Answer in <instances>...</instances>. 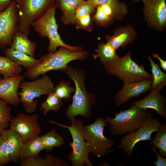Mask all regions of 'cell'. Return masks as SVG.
<instances>
[{"mask_svg": "<svg viewBox=\"0 0 166 166\" xmlns=\"http://www.w3.org/2000/svg\"><path fill=\"white\" fill-rule=\"evenodd\" d=\"M85 50L72 51L64 47H61L57 51L41 56L40 62L37 66L28 69L24 73V77L34 80L40 76L52 70L64 71L70 62L76 60H83L88 56Z\"/></svg>", "mask_w": 166, "mask_h": 166, "instance_id": "1", "label": "cell"}, {"mask_svg": "<svg viewBox=\"0 0 166 166\" xmlns=\"http://www.w3.org/2000/svg\"><path fill=\"white\" fill-rule=\"evenodd\" d=\"M65 71L74 82L75 90L72 103L67 109L66 114L70 121L78 115L89 118L92 107L96 101L95 95L87 92L85 84V73L83 70L68 66Z\"/></svg>", "mask_w": 166, "mask_h": 166, "instance_id": "2", "label": "cell"}, {"mask_svg": "<svg viewBox=\"0 0 166 166\" xmlns=\"http://www.w3.org/2000/svg\"><path fill=\"white\" fill-rule=\"evenodd\" d=\"M153 116L151 112L132 104L128 109L116 113L114 118L108 116L105 120L110 125V131L112 135L123 136L138 129L147 120Z\"/></svg>", "mask_w": 166, "mask_h": 166, "instance_id": "3", "label": "cell"}, {"mask_svg": "<svg viewBox=\"0 0 166 166\" xmlns=\"http://www.w3.org/2000/svg\"><path fill=\"white\" fill-rule=\"evenodd\" d=\"M129 51L124 56L102 64L106 72L117 77L123 83L137 81L152 78L142 65H139L132 59Z\"/></svg>", "mask_w": 166, "mask_h": 166, "instance_id": "4", "label": "cell"}, {"mask_svg": "<svg viewBox=\"0 0 166 166\" xmlns=\"http://www.w3.org/2000/svg\"><path fill=\"white\" fill-rule=\"evenodd\" d=\"M56 8L55 3L31 25V26L41 37H47L49 39V44L47 48L48 52L51 53L55 52L57 48L59 46L65 47L73 51L83 50V48L80 46H71L66 44L62 40L58 32L59 26L57 24L55 18Z\"/></svg>", "mask_w": 166, "mask_h": 166, "instance_id": "5", "label": "cell"}, {"mask_svg": "<svg viewBox=\"0 0 166 166\" xmlns=\"http://www.w3.org/2000/svg\"><path fill=\"white\" fill-rule=\"evenodd\" d=\"M19 88L21 89V92H18L20 103L25 111L30 113H34L37 108L38 101L34 99L53 92L54 87L50 78L44 74L40 78L21 82Z\"/></svg>", "mask_w": 166, "mask_h": 166, "instance_id": "6", "label": "cell"}, {"mask_svg": "<svg viewBox=\"0 0 166 166\" xmlns=\"http://www.w3.org/2000/svg\"><path fill=\"white\" fill-rule=\"evenodd\" d=\"M106 125L105 120L99 117L93 123L84 126L83 128V136L89 153L96 157L105 156L115 143L113 140L107 138L104 134Z\"/></svg>", "mask_w": 166, "mask_h": 166, "instance_id": "7", "label": "cell"}, {"mask_svg": "<svg viewBox=\"0 0 166 166\" xmlns=\"http://www.w3.org/2000/svg\"><path fill=\"white\" fill-rule=\"evenodd\" d=\"M70 126H67L53 121L48 122L66 128L71 135L73 142L69 143L72 151L68 156L73 166H92L89 159V154L88 147L85 142L83 133L84 125L82 121L75 118L72 119Z\"/></svg>", "mask_w": 166, "mask_h": 166, "instance_id": "8", "label": "cell"}, {"mask_svg": "<svg viewBox=\"0 0 166 166\" xmlns=\"http://www.w3.org/2000/svg\"><path fill=\"white\" fill-rule=\"evenodd\" d=\"M57 0H22L18 6V31L29 35L32 23L41 17Z\"/></svg>", "mask_w": 166, "mask_h": 166, "instance_id": "9", "label": "cell"}, {"mask_svg": "<svg viewBox=\"0 0 166 166\" xmlns=\"http://www.w3.org/2000/svg\"><path fill=\"white\" fill-rule=\"evenodd\" d=\"M161 124L157 118L148 119L138 129L123 135L119 147L127 156H132L135 145L140 141L151 140L152 134L157 131Z\"/></svg>", "mask_w": 166, "mask_h": 166, "instance_id": "10", "label": "cell"}, {"mask_svg": "<svg viewBox=\"0 0 166 166\" xmlns=\"http://www.w3.org/2000/svg\"><path fill=\"white\" fill-rule=\"evenodd\" d=\"M18 6L12 0L4 10L0 12V49L11 46L14 34L18 30Z\"/></svg>", "mask_w": 166, "mask_h": 166, "instance_id": "11", "label": "cell"}, {"mask_svg": "<svg viewBox=\"0 0 166 166\" xmlns=\"http://www.w3.org/2000/svg\"><path fill=\"white\" fill-rule=\"evenodd\" d=\"M9 128L16 132L22 138L24 142L39 136L41 128L37 115H27L24 113L18 114L12 118Z\"/></svg>", "mask_w": 166, "mask_h": 166, "instance_id": "12", "label": "cell"}, {"mask_svg": "<svg viewBox=\"0 0 166 166\" xmlns=\"http://www.w3.org/2000/svg\"><path fill=\"white\" fill-rule=\"evenodd\" d=\"M143 11L148 24L158 31L164 29L166 25V0H142Z\"/></svg>", "mask_w": 166, "mask_h": 166, "instance_id": "13", "label": "cell"}, {"mask_svg": "<svg viewBox=\"0 0 166 166\" xmlns=\"http://www.w3.org/2000/svg\"><path fill=\"white\" fill-rule=\"evenodd\" d=\"M152 78L123 83L124 85L114 96V101L117 108L130 99L145 93L151 89Z\"/></svg>", "mask_w": 166, "mask_h": 166, "instance_id": "14", "label": "cell"}, {"mask_svg": "<svg viewBox=\"0 0 166 166\" xmlns=\"http://www.w3.org/2000/svg\"><path fill=\"white\" fill-rule=\"evenodd\" d=\"M24 78L20 73L6 78L0 76V98L11 105L16 106L20 103L18 90Z\"/></svg>", "mask_w": 166, "mask_h": 166, "instance_id": "15", "label": "cell"}, {"mask_svg": "<svg viewBox=\"0 0 166 166\" xmlns=\"http://www.w3.org/2000/svg\"><path fill=\"white\" fill-rule=\"evenodd\" d=\"M166 98L160 91L152 90L149 94L142 99L133 102L132 104L144 110L153 109L166 120Z\"/></svg>", "mask_w": 166, "mask_h": 166, "instance_id": "16", "label": "cell"}, {"mask_svg": "<svg viewBox=\"0 0 166 166\" xmlns=\"http://www.w3.org/2000/svg\"><path fill=\"white\" fill-rule=\"evenodd\" d=\"M136 35L133 26L128 25L116 29L113 35H106L105 38L107 43L117 50L120 47L124 48L133 42Z\"/></svg>", "mask_w": 166, "mask_h": 166, "instance_id": "17", "label": "cell"}, {"mask_svg": "<svg viewBox=\"0 0 166 166\" xmlns=\"http://www.w3.org/2000/svg\"><path fill=\"white\" fill-rule=\"evenodd\" d=\"M5 140L9 154L10 162L17 163L20 161V153L24 142L15 131L9 128L0 134Z\"/></svg>", "mask_w": 166, "mask_h": 166, "instance_id": "18", "label": "cell"}, {"mask_svg": "<svg viewBox=\"0 0 166 166\" xmlns=\"http://www.w3.org/2000/svg\"><path fill=\"white\" fill-rule=\"evenodd\" d=\"M85 0H57L56 7L62 12L60 17L61 22L64 25L74 24L75 12L77 7L85 1Z\"/></svg>", "mask_w": 166, "mask_h": 166, "instance_id": "19", "label": "cell"}, {"mask_svg": "<svg viewBox=\"0 0 166 166\" xmlns=\"http://www.w3.org/2000/svg\"><path fill=\"white\" fill-rule=\"evenodd\" d=\"M36 45L30 40L28 36L18 30L14 34L11 48L34 57Z\"/></svg>", "mask_w": 166, "mask_h": 166, "instance_id": "20", "label": "cell"}, {"mask_svg": "<svg viewBox=\"0 0 166 166\" xmlns=\"http://www.w3.org/2000/svg\"><path fill=\"white\" fill-rule=\"evenodd\" d=\"M21 166H66L69 164L61 158L50 154L44 157L38 155L21 160Z\"/></svg>", "mask_w": 166, "mask_h": 166, "instance_id": "21", "label": "cell"}, {"mask_svg": "<svg viewBox=\"0 0 166 166\" xmlns=\"http://www.w3.org/2000/svg\"><path fill=\"white\" fill-rule=\"evenodd\" d=\"M4 53L18 65L22 66L27 69L34 67L40 62L39 59L30 57L21 52L12 48L6 49Z\"/></svg>", "mask_w": 166, "mask_h": 166, "instance_id": "22", "label": "cell"}, {"mask_svg": "<svg viewBox=\"0 0 166 166\" xmlns=\"http://www.w3.org/2000/svg\"><path fill=\"white\" fill-rule=\"evenodd\" d=\"M44 149V144L39 136L25 142L20 153V160L38 155Z\"/></svg>", "mask_w": 166, "mask_h": 166, "instance_id": "23", "label": "cell"}, {"mask_svg": "<svg viewBox=\"0 0 166 166\" xmlns=\"http://www.w3.org/2000/svg\"><path fill=\"white\" fill-rule=\"evenodd\" d=\"M147 58L151 66L152 83L151 89L160 91L166 85V74L161 70L157 63H155L151 56Z\"/></svg>", "mask_w": 166, "mask_h": 166, "instance_id": "24", "label": "cell"}, {"mask_svg": "<svg viewBox=\"0 0 166 166\" xmlns=\"http://www.w3.org/2000/svg\"><path fill=\"white\" fill-rule=\"evenodd\" d=\"M156 132L149 140L150 148L158 149L159 155L166 158V123L161 124Z\"/></svg>", "mask_w": 166, "mask_h": 166, "instance_id": "25", "label": "cell"}, {"mask_svg": "<svg viewBox=\"0 0 166 166\" xmlns=\"http://www.w3.org/2000/svg\"><path fill=\"white\" fill-rule=\"evenodd\" d=\"M40 137L44 149L47 152L51 151L55 147H62L64 142V138L53 128Z\"/></svg>", "mask_w": 166, "mask_h": 166, "instance_id": "26", "label": "cell"}, {"mask_svg": "<svg viewBox=\"0 0 166 166\" xmlns=\"http://www.w3.org/2000/svg\"><path fill=\"white\" fill-rule=\"evenodd\" d=\"M116 50L109 44L101 42L98 49L95 50L96 54H93L94 59L99 57L102 64L111 61L118 57Z\"/></svg>", "mask_w": 166, "mask_h": 166, "instance_id": "27", "label": "cell"}, {"mask_svg": "<svg viewBox=\"0 0 166 166\" xmlns=\"http://www.w3.org/2000/svg\"><path fill=\"white\" fill-rule=\"evenodd\" d=\"M86 2L96 7L98 5H107L112 7L117 13L121 20L128 13L127 6L120 0H87Z\"/></svg>", "mask_w": 166, "mask_h": 166, "instance_id": "28", "label": "cell"}, {"mask_svg": "<svg viewBox=\"0 0 166 166\" xmlns=\"http://www.w3.org/2000/svg\"><path fill=\"white\" fill-rule=\"evenodd\" d=\"M22 70L21 66L8 57L0 56V74L6 78L14 74L20 73Z\"/></svg>", "mask_w": 166, "mask_h": 166, "instance_id": "29", "label": "cell"}, {"mask_svg": "<svg viewBox=\"0 0 166 166\" xmlns=\"http://www.w3.org/2000/svg\"><path fill=\"white\" fill-rule=\"evenodd\" d=\"M63 103L62 99L57 97L54 92H52L48 95L45 101L42 103L40 109L44 115L51 110L56 112Z\"/></svg>", "mask_w": 166, "mask_h": 166, "instance_id": "30", "label": "cell"}, {"mask_svg": "<svg viewBox=\"0 0 166 166\" xmlns=\"http://www.w3.org/2000/svg\"><path fill=\"white\" fill-rule=\"evenodd\" d=\"M11 111V105L0 98V134L9 126L12 118Z\"/></svg>", "mask_w": 166, "mask_h": 166, "instance_id": "31", "label": "cell"}, {"mask_svg": "<svg viewBox=\"0 0 166 166\" xmlns=\"http://www.w3.org/2000/svg\"><path fill=\"white\" fill-rule=\"evenodd\" d=\"M69 81L64 82L61 81L54 88L53 92L58 97L61 99L67 100L71 97V94L75 92V89L70 85Z\"/></svg>", "mask_w": 166, "mask_h": 166, "instance_id": "32", "label": "cell"}, {"mask_svg": "<svg viewBox=\"0 0 166 166\" xmlns=\"http://www.w3.org/2000/svg\"><path fill=\"white\" fill-rule=\"evenodd\" d=\"M95 14L92 16L93 22L98 25L105 27L113 22L115 19L107 15L102 10L100 6H97Z\"/></svg>", "mask_w": 166, "mask_h": 166, "instance_id": "33", "label": "cell"}, {"mask_svg": "<svg viewBox=\"0 0 166 166\" xmlns=\"http://www.w3.org/2000/svg\"><path fill=\"white\" fill-rule=\"evenodd\" d=\"M93 22L92 16L88 14L76 18L74 24L77 29L91 31L93 28Z\"/></svg>", "mask_w": 166, "mask_h": 166, "instance_id": "34", "label": "cell"}, {"mask_svg": "<svg viewBox=\"0 0 166 166\" xmlns=\"http://www.w3.org/2000/svg\"><path fill=\"white\" fill-rule=\"evenodd\" d=\"M10 162L9 154L6 141L0 134V166L7 164Z\"/></svg>", "mask_w": 166, "mask_h": 166, "instance_id": "35", "label": "cell"}, {"mask_svg": "<svg viewBox=\"0 0 166 166\" xmlns=\"http://www.w3.org/2000/svg\"><path fill=\"white\" fill-rule=\"evenodd\" d=\"M96 8V6L87 3L85 1L77 8L75 12L76 19L85 15L93 13Z\"/></svg>", "mask_w": 166, "mask_h": 166, "instance_id": "36", "label": "cell"}, {"mask_svg": "<svg viewBox=\"0 0 166 166\" xmlns=\"http://www.w3.org/2000/svg\"><path fill=\"white\" fill-rule=\"evenodd\" d=\"M152 151L155 152L157 156L156 161L153 160V163L155 166H166V158L164 157L159 155L157 152V149H151Z\"/></svg>", "mask_w": 166, "mask_h": 166, "instance_id": "37", "label": "cell"}, {"mask_svg": "<svg viewBox=\"0 0 166 166\" xmlns=\"http://www.w3.org/2000/svg\"><path fill=\"white\" fill-rule=\"evenodd\" d=\"M12 0H0V12L7 8L11 3Z\"/></svg>", "mask_w": 166, "mask_h": 166, "instance_id": "38", "label": "cell"}, {"mask_svg": "<svg viewBox=\"0 0 166 166\" xmlns=\"http://www.w3.org/2000/svg\"><path fill=\"white\" fill-rule=\"evenodd\" d=\"M152 54L154 57L158 59L160 63V65L164 72L166 71V61L163 60L160 56L157 54L152 53Z\"/></svg>", "mask_w": 166, "mask_h": 166, "instance_id": "39", "label": "cell"}, {"mask_svg": "<svg viewBox=\"0 0 166 166\" xmlns=\"http://www.w3.org/2000/svg\"><path fill=\"white\" fill-rule=\"evenodd\" d=\"M15 2L18 5V6L19 5L22 0H12Z\"/></svg>", "mask_w": 166, "mask_h": 166, "instance_id": "40", "label": "cell"}, {"mask_svg": "<svg viewBox=\"0 0 166 166\" xmlns=\"http://www.w3.org/2000/svg\"><path fill=\"white\" fill-rule=\"evenodd\" d=\"M132 0L135 2H138L141 0L142 1V0Z\"/></svg>", "mask_w": 166, "mask_h": 166, "instance_id": "41", "label": "cell"}, {"mask_svg": "<svg viewBox=\"0 0 166 166\" xmlns=\"http://www.w3.org/2000/svg\"></svg>", "mask_w": 166, "mask_h": 166, "instance_id": "42", "label": "cell"}]
</instances>
